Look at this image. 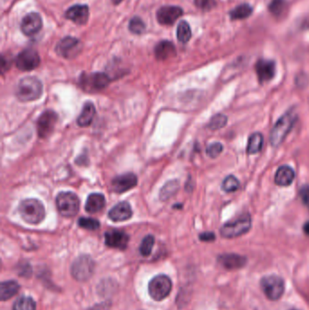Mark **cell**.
<instances>
[{
	"instance_id": "obj_37",
	"label": "cell",
	"mask_w": 309,
	"mask_h": 310,
	"mask_svg": "<svg viewBox=\"0 0 309 310\" xmlns=\"http://www.w3.org/2000/svg\"><path fill=\"white\" fill-rule=\"evenodd\" d=\"M223 151V146L220 142H214L211 145L208 146L207 148V155H209L211 158H217Z\"/></svg>"
},
{
	"instance_id": "obj_16",
	"label": "cell",
	"mask_w": 309,
	"mask_h": 310,
	"mask_svg": "<svg viewBox=\"0 0 309 310\" xmlns=\"http://www.w3.org/2000/svg\"><path fill=\"white\" fill-rule=\"evenodd\" d=\"M138 182L137 176L134 174H125L116 177L111 183L112 190L117 194H122L135 188Z\"/></svg>"
},
{
	"instance_id": "obj_13",
	"label": "cell",
	"mask_w": 309,
	"mask_h": 310,
	"mask_svg": "<svg viewBox=\"0 0 309 310\" xmlns=\"http://www.w3.org/2000/svg\"><path fill=\"white\" fill-rule=\"evenodd\" d=\"M183 14L182 8L177 6H164L158 9L156 18L162 26H172Z\"/></svg>"
},
{
	"instance_id": "obj_6",
	"label": "cell",
	"mask_w": 309,
	"mask_h": 310,
	"mask_svg": "<svg viewBox=\"0 0 309 310\" xmlns=\"http://www.w3.org/2000/svg\"><path fill=\"white\" fill-rule=\"evenodd\" d=\"M57 207L58 212L63 217H75L79 212L80 200L77 194L70 192H63L57 197Z\"/></svg>"
},
{
	"instance_id": "obj_17",
	"label": "cell",
	"mask_w": 309,
	"mask_h": 310,
	"mask_svg": "<svg viewBox=\"0 0 309 310\" xmlns=\"http://www.w3.org/2000/svg\"><path fill=\"white\" fill-rule=\"evenodd\" d=\"M219 264L226 270L236 271L242 269L248 262V259L242 255H238L236 253H227L222 254L218 258Z\"/></svg>"
},
{
	"instance_id": "obj_9",
	"label": "cell",
	"mask_w": 309,
	"mask_h": 310,
	"mask_svg": "<svg viewBox=\"0 0 309 310\" xmlns=\"http://www.w3.org/2000/svg\"><path fill=\"white\" fill-rule=\"evenodd\" d=\"M82 50V43L79 39L73 37H65L57 45L56 51L58 56L66 59L75 58Z\"/></svg>"
},
{
	"instance_id": "obj_39",
	"label": "cell",
	"mask_w": 309,
	"mask_h": 310,
	"mask_svg": "<svg viewBox=\"0 0 309 310\" xmlns=\"http://www.w3.org/2000/svg\"><path fill=\"white\" fill-rule=\"evenodd\" d=\"M299 194H300V197L302 199V201L305 204H309V184H306V185H303L300 191H299Z\"/></svg>"
},
{
	"instance_id": "obj_28",
	"label": "cell",
	"mask_w": 309,
	"mask_h": 310,
	"mask_svg": "<svg viewBox=\"0 0 309 310\" xmlns=\"http://www.w3.org/2000/svg\"><path fill=\"white\" fill-rule=\"evenodd\" d=\"M251 6L249 4H241L238 7L233 8L230 12L231 19L233 20H241L248 19L252 14Z\"/></svg>"
},
{
	"instance_id": "obj_14",
	"label": "cell",
	"mask_w": 309,
	"mask_h": 310,
	"mask_svg": "<svg viewBox=\"0 0 309 310\" xmlns=\"http://www.w3.org/2000/svg\"><path fill=\"white\" fill-rule=\"evenodd\" d=\"M43 26L42 18L39 13L27 14L21 22V31L27 37H32L38 34Z\"/></svg>"
},
{
	"instance_id": "obj_11",
	"label": "cell",
	"mask_w": 309,
	"mask_h": 310,
	"mask_svg": "<svg viewBox=\"0 0 309 310\" xmlns=\"http://www.w3.org/2000/svg\"><path fill=\"white\" fill-rule=\"evenodd\" d=\"M39 53L34 49H26L21 52L16 58V65L22 71H32L39 67Z\"/></svg>"
},
{
	"instance_id": "obj_36",
	"label": "cell",
	"mask_w": 309,
	"mask_h": 310,
	"mask_svg": "<svg viewBox=\"0 0 309 310\" xmlns=\"http://www.w3.org/2000/svg\"><path fill=\"white\" fill-rule=\"evenodd\" d=\"M78 225L83 229H86L89 231H96V230L99 229L100 222L96 219L83 217V218H80L78 220Z\"/></svg>"
},
{
	"instance_id": "obj_10",
	"label": "cell",
	"mask_w": 309,
	"mask_h": 310,
	"mask_svg": "<svg viewBox=\"0 0 309 310\" xmlns=\"http://www.w3.org/2000/svg\"><path fill=\"white\" fill-rule=\"evenodd\" d=\"M109 83V77L103 73L83 74L80 78V84L86 91L103 90Z\"/></svg>"
},
{
	"instance_id": "obj_12",
	"label": "cell",
	"mask_w": 309,
	"mask_h": 310,
	"mask_svg": "<svg viewBox=\"0 0 309 310\" xmlns=\"http://www.w3.org/2000/svg\"><path fill=\"white\" fill-rule=\"evenodd\" d=\"M58 114L51 110L44 112L38 121V133L39 137L47 138L54 132L58 123Z\"/></svg>"
},
{
	"instance_id": "obj_4",
	"label": "cell",
	"mask_w": 309,
	"mask_h": 310,
	"mask_svg": "<svg viewBox=\"0 0 309 310\" xmlns=\"http://www.w3.org/2000/svg\"><path fill=\"white\" fill-rule=\"evenodd\" d=\"M252 220L250 214H242L235 220L227 222L221 227L219 232L226 239L238 238L246 233L249 232L251 229Z\"/></svg>"
},
{
	"instance_id": "obj_33",
	"label": "cell",
	"mask_w": 309,
	"mask_h": 310,
	"mask_svg": "<svg viewBox=\"0 0 309 310\" xmlns=\"http://www.w3.org/2000/svg\"><path fill=\"white\" fill-rule=\"evenodd\" d=\"M145 24L141 18L135 17L129 22V30L135 35H142L145 31Z\"/></svg>"
},
{
	"instance_id": "obj_18",
	"label": "cell",
	"mask_w": 309,
	"mask_h": 310,
	"mask_svg": "<svg viewBox=\"0 0 309 310\" xmlns=\"http://www.w3.org/2000/svg\"><path fill=\"white\" fill-rule=\"evenodd\" d=\"M256 72L258 75V81L267 83L275 77L276 74V64L272 60L260 59L256 64Z\"/></svg>"
},
{
	"instance_id": "obj_3",
	"label": "cell",
	"mask_w": 309,
	"mask_h": 310,
	"mask_svg": "<svg viewBox=\"0 0 309 310\" xmlns=\"http://www.w3.org/2000/svg\"><path fill=\"white\" fill-rule=\"evenodd\" d=\"M19 211L22 219L29 224H39L45 219V207L37 199H26L21 201Z\"/></svg>"
},
{
	"instance_id": "obj_41",
	"label": "cell",
	"mask_w": 309,
	"mask_h": 310,
	"mask_svg": "<svg viewBox=\"0 0 309 310\" xmlns=\"http://www.w3.org/2000/svg\"><path fill=\"white\" fill-rule=\"evenodd\" d=\"M110 305L108 303H101L93 308L92 310H109Z\"/></svg>"
},
{
	"instance_id": "obj_34",
	"label": "cell",
	"mask_w": 309,
	"mask_h": 310,
	"mask_svg": "<svg viewBox=\"0 0 309 310\" xmlns=\"http://www.w3.org/2000/svg\"><path fill=\"white\" fill-rule=\"evenodd\" d=\"M287 8V1L286 0H271L269 9L271 14L279 17L285 12Z\"/></svg>"
},
{
	"instance_id": "obj_29",
	"label": "cell",
	"mask_w": 309,
	"mask_h": 310,
	"mask_svg": "<svg viewBox=\"0 0 309 310\" xmlns=\"http://www.w3.org/2000/svg\"><path fill=\"white\" fill-rule=\"evenodd\" d=\"M177 39L182 44H186L192 39V29L186 21L180 22L177 27Z\"/></svg>"
},
{
	"instance_id": "obj_43",
	"label": "cell",
	"mask_w": 309,
	"mask_h": 310,
	"mask_svg": "<svg viewBox=\"0 0 309 310\" xmlns=\"http://www.w3.org/2000/svg\"><path fill=\"white\" fill-rule=\"evenodd\" d=\"M112 1H113L114 5H119V4L122 2V0H112Z\"/></svg>"
},
{
	"instance_id": "obj_2",
	"label": "cell",
	"mask_w": 309,
	"mask_h": 310,
	"mask_svg": "<svg viewBox=\"0 0 309 310\" xmlns=\"http://www.w3.org/2000/svg\"><path fill=\"white\" fill-rule=\"evenodd\" d=\"M43 94V84L39 78L26 77L22 78L17 87L16 95L21 102H32Z\"/></svg>"
},
{
	"instance_id": "obj_1",
	"label": "cell",
	"mask_w": 309,
	"mask_h": 310,
	"mask_svg": "<svg viewBox=\"0 0 309 310\" xmlns=\"http://www.w3.org/2000/svg\"><path fill=\"white\" fill-rule=\"evenodd\" d=\"M296 120L297 114L295 109L288 111L278 119V121L271 131L270 143L273 147H278L282 144L286 137L294 127Z\"/></svg>"
},
{
	"instance_id": "obj_35",
	"label": "cell",
	"mask_w": 309,
	"mask_h": 310,
	"mask_svg": "<svg viewBox=\"0 0 309 310\" xmlns=\"http://www.w3.org/2000/svg\"><path fill=\"white\" fill-rule=\"evenodd\" d=\"M238 188H239V181L233 175L228 176L222 182V190L226 193H234L238 190Z\"/></svg>"
},
{
	"instance_id": "obj_22",
	"label": "cell",
	"mask_w": 309,
	"mask_h": 310,
	"mask_svg": "<svg viewBox=\"0 0 309 310\" xmlns=\"http://www.w3.org/2000/svg\"><path fill=\"white\" fill-rule=\"evenodd\" d=\"M105 206V198L103 194H92L88 196L85 203V211L88 213H97Z\"/></svg>"
},
{
	"instance_id": "obj_8",
	"label": "cell",
	"mask_w": 309,
	"mask_h": 310,
	"mask_svg": "<svg viewBox=\"0 0 309 310\" xmlns=\"http://www.w3.org/2000/svg\"><path fill=\"white\" fill-rule=\"evenodd\" d=\"M172 289V280L166 275H157L149 282V294L155 301H161L166 298Z\"/></svg>"
},
{
	"instance_id": "obj_7",
	"label": "cell",
	"mask_w": 309,
	"mask_h": 310,
	"mask_svg": "<svg viewBox=\"0 0 309 310\" xmlns=\"http://www.w3.org/2000/svg\"><path fill=\"white\" fill-rule=\"evenodd\" d=\"M260 287L265 296L272 301L278 300L285 292V281L277 275H269L262 278L260 280Z\"/></svg>"
},
{
	"instance_id": "obj_5",
	"label": "cell",
	"mask_w": 309,
	"mask_h": 310,
	"mask_svg": "<svg viewBox=\"0 0 309 310\" xmlns=\"http://www.w3.org/2000/svg\"><path fill=\"white\" fill-rule=\"evenodd\" d=\"M95 267V261L90 256L81 255L72 264V277L80 282L86 281L93 276Z\"/></svg>"
},
{
	"instance_id": "obj_26",
	"label": "cell",
	"mask_w": 309,
	"mask_h": 310,
	"mask_svg": "<svg viewBox=\"0 0 309 310\" xmlns=\"http://www.w3.org/2000/svg\"><path fill=\"white\" fill-rule=\"evenodd\" d=\"M264 138L263 136L259 133H255L250 137L249 142H248V147H247V153L249 155H256L259 153L263 146Z\"/></svg>"
},
{
	"instance_id": "obj_32",
	"label": "cell",
	"mask_w": 309,
	"mask_h": 310,
	"mask_svg": "<svg viewBox=\"0 0 309 310\" xmlns=\"http://www.w3.org/2000/svg\"><path fill=\"white\" fill-rule=\"evenodd\" d=\"M227 123H228V117L226 116L225 115L218 114V115H215L211 119L210 123L208 124V127L211 130L216 131V130L223 128Z\"/></svg>"
},
{
	"instance_id": "obj_31",
	"label": "cell",
	"mask_w": 309,
	"mask_h": 310,
	"mask_svg": "<svg viewBox=\"0 0 309 310\" xmlns=\"http://www.w3.org/2000/svg\"><path fill=\"white\" fill-rule=\"evenodd\" d=\"M154 237L153 235H148L142 239V243L140 245V253L143 257H148L151 255L153 248L154 245Z\"/></svg>"
},
{
	"instance_id": "obj_25",
	"label": "cell",
	"mask_w": 309,
	"mask_h": 310,
	"mask_svg": "<svg viewBox=\"0 0 309 310\" xmlns=\"http://www.w3.org/2000/svg\"><path fill=\"white\" fill-rule=\"evenodd\" d=\"M20 286L15 280L3 281L0 285V299L1 301H6L7 299L14 297L18 291H19Z\"/></svg>"
},
{
	"instance_id": "obj_30",
	"label": "cell",
	"mask_w": 309,
	"mask_h": 310,
	"mask_svg": "<svg viewBox=\"0 0 309 310\" xmlns=\"http://www.w3.org/2000/svg\"><path fill=\"white\" fill-rule=\"evenodd\" d=\"M37 304L32 297H21L14 303L13 310H36Z\"/></svg>"
},
{
	"instance_id": "obj_40",
	"label": "cell",
	"mask_w": 309,
	"mask_h": 310,
	"mask_svg": "<svg viewBox=\"0 0 309 310\" xmlns=\"http://www.w3.org/2000/svg\"><path fill=\"white\" fill-rule=\"evenodd\" d=\"M215 234L213 232H203L200 235V239L201 241H205V242H210L213 241L215 239Z\"/></svg>"
},
{
	"instance_id": "obj_38",
	"label": "cell",
	"mask_w": 309,
	"mask_h": 310,
	"mask_svg": "<svg viewBox=\"0 0 309 310\" xmlns=\"http://www.w3.org/2000/svg\"><path fill=\"white\" fill-rule=\"evenodd\" d=\"M195 6L203 11H209L216 6L215 0H194Z\"/></svg>"
},
{
	"instance_id": "obj_27",
	"label": "cell",
	"mask_w": 309,
	"mask_h": 310,
	"mask_svg": "<svg viewBox=\"0 0 309 310\" xmlns=\"http://www.w3.org/2000/svg\"><path fill=\"white\" fill-rule=\"evenodd\" d=\"M180 188V183L177 180H172L169 181L164 184V186L161 188V192H160V199L162 201L167 200L173 197L174 194L178 192Z\"/></svg>"
},
{
	"instance_id": "obj_24",
	"label": "cell",
	"mask_w": 309,
	"mask_h": 310,
	"mask_svg": "<svg viewBox=\"0 0 309 310\" xmlns=\"http://www.w3.org/2000/svg\"><path fill=\"white\" fill-rule=\"evenodd\" d=\"M96 116V107L92 102L84 103L81 115L78 116L77 123L81 127L89 126Z\"/></svg>"
},
{
	"instance_id": "obj_19",
	"label": "cell",
	"mask_w": 309,
	"mask_h": 310,
	"mask_svg": "<svg viewBox=\"0 0 309 310\" xmlns=\"http://www.w3.org/2000/svg\"><path fill=\"white\" fill-rule=\"evenodd\" d=\"M65 18L80 26L85 25L89 19V7L86 5L72 6L66 10Z\"/></svg>"
},
{
	"instance_id": "obj_23",
	"label": "cell",
	"mask_w": 309,
	"mask_h": 310,
	"mask_svg": "<svg viewBox=\"0 0 309 310\" xmlns=\"http://www.w3.org/2000/svg\"><path fill=\"white\" fill-rule=\"evenodd\" d=\"M154 54L156 58L158 60H161V61L166 60L175 56L176 54L175 46L170 41H166V40L161 41L155 46Z\"/></svg>"
},
{
	"instance_id": "obj_21",
	"label": "cell",
	"mask_w": 309,
	"mask_h": 310,
	"mask_svg": "<svg viewBox=\"0 0 309 310\" xmlns=\"http://www.w3.org/2000/svg\"><path fill=\"white\" fill-rule=\"evenodd\" d=\"M295 180V172L294 170L288 166L283 165L279 167L275 175V182L278 186H290Z\"/></svg>"
},
{
	"instance_id": "obj_42",
	"label": "cell",
	"mask_w": 309,
	"mask_h": 310,
	"mask_svg": "<svg viewBox=\"0 0 309 310\" xmlns=\"http://www.w3.org/2000/svg\"><path fill=\"white\" fill-rule=\"evenodd\" d=\"M303 230H304V232L306 233V235L309 236V221L305 223V225L303 227Z\"/></svg>"
},
{
	"instance_id": "obj_20",
	"label": "cell",
	"mask_w": 309,
	"mask_h": 310,
	"mask_svg": "<svg viewBox=\"0 0 309 310\" xmlns=\"http://www.w3.org/2000/svg\"><path fill=\"white\" fill-rule=\"evenodd\" d=\"M133 216V211L128 202L122 201L110 210L108 217L113 221H125Z\"/></svg>"
},
{
	"instance_id": "obj_15",
	"label": "cell",
	"mask_w": 309,
	"mask_h": 310,
	"mask_svg": "<svg viewBox=\"0 0 309 310\" xmlns=\"http://www.w3.org/2000/svg\"><path fill=\"white\" fill-rule=\"evenodd\" d=\"M104 239H105V244L110 248L123 251L127 248V245L129 243L130 237L129 235L124 232L112 230L105 232Z\"/></svg>"
}]
</instances>
